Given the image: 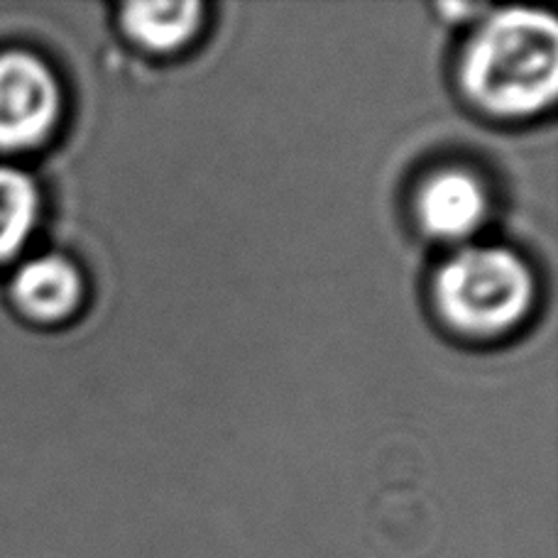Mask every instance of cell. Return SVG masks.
I'll list each match as a JSON object with an SVG mask.
<instances>
[{"instance_id":"6da1fadb","label":"cell","mask_w":558,"mask_h":558,"mask_svg":"<svg viewBox=\"0 0 558 558\" xmlns=\"http://www.w3.org/2000/svg\"><path fill=\"white\" fill-rule=\"evenodd\" d=\"M463 88L493 116L539 113L558 92L556 20L524 8L493 15L465 49Z\"/></svg>"},{"instance_id":"7a4b0ae2","label":"cell","mask_w":558,"mask_h":558,"mask_svg":"<svg viewBox=\"0 0 558 558\" xmlns=\"http://www.w3.org/2000/svg\"><path fill=\"white\" fill-rule=\"evenodd\" d=\"M436 302L448 324L471 336L510 331L530 312L534 279L502 247H465L436 277Z\"/></svg>"},{"instance_id":"3957f363","label":"cell","mask_w":558,"mask_h":558,"mask_svg":"<svg viewBox=\"0 0 558 558\" xmlns=\"http://www.w3.org/2000/svg\"><path fill=\"white\" fill-rule=\"evenodd\" d=\"M62 106L59 86L37 57H0V147H33L52 131Z\"/></svg>"},{"instance_id":"277c9868","label":"cell","mask_w":558,"mask_h":558,"mask_svg":"<svg viewBox=\"0 0 558 558\" xmlns=\"http://www.w3.org/2000/svg\"><path fill=\"white\" fill-rule=\"evenodd\" d=\"M487 194L473 174L446 169L424 184L418 194V218L424 228L444 241L468 238L485 221Z\"/></svg>"},{"instance_id":"5b68a950","label":"cell","mask_w":558,"mask_h":558,"mask_svg":"<svg viewBox=\"0 0 558 558\" xmlns=\"http://www.w3.org/2000/svg\"><path fill=\"white\" fill-rule=\"evenodd\" d=\"M82 277L64 257L47 255L27 263L13 282L15 302L29 316L57 322L74 312L82 302Z\"/></svg>"},{"instance_id":"8992f818","label":"cell","mask_w":558,"mask_h":558,"mask_svg":"<svg viewBox=\"0 0 558 558\" xmlns=\"http://www.w3.org/2000/svg\"><path fill=\"white\" fill-rule=\"evenodd\" d=\"M202 25V5L186 3H131L123 8L125 33L157 52L177 49Z\"/></svg>"},{"instance_id":"52a82bcc","label":"cell","mask_w":558,"mask_h":558,"mask_svg":"<svg viewBox=\"0 0 558 558\" xmlns=\"http://www.w3.org/2000/svg\"><path fill=\"white\" fill-rule=\"evenodd\" d=\"M37 218V192L17 169L0 167V260L25 245Z\"/></svg>"}]
</instances>
